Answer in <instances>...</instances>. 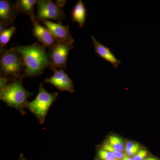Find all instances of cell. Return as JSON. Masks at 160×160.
I'll return each instance as SVG.
<instances>
[{
	"mask_svg": "<svg viewBox=\"0 0 160 160\" xmlns=\"http://www.w3.org/2000/svg\"><path fill=\"white\" fill-rule=\"evenodd\" d=\"M13 48L22 58L25 68L23 78L39 76L49 67L50 61L46 47L42 44L36 42L27 46L16 45Z\"/></svg>",
	"mask_w": 160,
	"mask_h": 160,
	"instance_id": "cell-1",
	"label": "cell"
},
{
	"mask_svg": "<svg viewBox=\"0 0 160 160\" xmlns=\"http://www.w3.org/2000/svg\"><path fill=\"white\" fill-rule=\"evenodd\" d=\"M23 78L9 80L7 86L0 91V98L8 106L17 109L22 115L26 114V106L29 97L33 93L26 90L22 83Z\"/></svg>",
	"mask_w": 160,
	"mask_h": 160,
	"instance_id": "cell-2",
	"label": "cell"
},
{
	"mask_svg": "<svg viewBox=\"0 0 160 160\" xmlns=\"http://www.w3.org/2000/svg\"><path fill=\"white\" fill-rule=\"evenodd\" d=\"M0 70L1 75L9 80L23 78L25 66L22 58L13 47L7 50L0 48Z\"/></svg>",
	"mask_w": 160,
	"mask_h": 160,
	"instance_id": "cell-3",
	"label": "cell"
},
{
	"mask_svg": "<svg viewBox=\"0 0 160 160\" xmlns=\"http://www.w3.org/2000/svg\"><path fill=\"white\" fill-rule=\"evenodd\" d=\"M58 96V92H48L42 83H40L38 95L33 101L27 103L26 109L31 111L37 118L40 124H42L45 122L49 108Z\"/></svg>",
	"mask_w": 160,
	"mask_h": 160,
	"instance_id": "cell-4",
	"label": "cell"
},
{
	"mask_svg": "<svg viewBox=\"0 0 160 160\" xmlns=\"http://www.w3.org/2000/svg\"><path fill=\"white\" fill-rule=\"evenodd\" d=\"M37 14L35 19L40 23L44 20H53L58 23L62 24L66 19V15L62 8L50 0L38 1Z\"/></svg>",
	"mask_w": 160,
	"mask_h": 160,
	"instance_id": "cell-5",
	"label": "cell"
},
{
	"mask_svg": "<svg viewBox=\"0 0 160 160\" xmlns=\"http://www.w3.org/2000/svg\"><path fill=\"white\" fill-rule=\"evenodd\" d=\"M73 48V44L59 40L51 51L49 58V69L52 71L58 68L67 69L68 55Z\"/></svg>",
	"mask_w": 160,
	"mask_h": 160,
	"instance_id": "cell-6",
	"label": "cell"
},
{
	"mask_svg": "<svg viewBox=\"0 0 160 160\" xmlns=\"http://www.w3.org/2000/svg\"><path fill=\"white\" fill-rule=\"evenodd\" d=\"M53 75L44 80L45 82L49 83L61 91H68L70 93L74 92L73 83L63 69H55Z\"/></svg>",
	"mask_w": 160,
	"mask_h": 160,
	"instance_id": "cell-7",
	"label": "cell"
},
{
	"mask_svg": "<svg viewBox=\"0 0 160 160\" xmlns=\"http://www.w3.org/2000/svg\"><path fill=\"white\" fill-rule=\"evenodd\" d=\"M33 25L32 33L33 36L42 45L49 48L51 51L53 47L59 41L52 34L49 29L41 26L35 19L31 20Z\"/></svg>",
	"mask_w": 160,
	"mask_h": 160,
	"instance_id": "cell-8",
	"label": "cell"
},
{
	"mask_svg": "<svg viewBox=\"0 0 160 160\" xmlns=\"http://www.w3.org/2000/svg\"><path fill=\"white\" fill-rule=\"evenodd\" d=\"M42 22L43 25L56 38L62 42L74 44V40L70 34L69 26L54 23L49 20H44Z\"/></svg>",
	"mask_w": 160,
	"mask_h": 160,
	"instance_id": "cell-9",
	"label": "cell"
},
{
	"mask_svg": "<svg viewBox=\"0 0 160 160\" xmlns=\"http://www.w3.org/2000/svg\"><path fill=\"white\" fill-rule=\"evenodd\" d=\"M19 13L15 2L8 0L0 1V22L7 26L12 25Z\"/></svg>",
	"mask_w": 160,
	"mask_h": 160,
	"instance_id": "cell-10",
	"label": "cell"
},
{
	"mask_svg": "<svg viewBox=\"0 0 160 160\" xmlns=\"http://www.w3.org/2000/svg\"><path fill=\"white\" fill-rule=\"evenodd\" d=\"M91 37L94 46L95 52L102 59L111 63L115 68H118L121 62L117 58L109 47L101 44L92 36H91Z\"/></svg>",
	"mask_w": 160,
	"mask_h": 160,
	"instance_id": "cell-11",
	"label": "cell"
},
{
	"mask_svg": "<svg viewBox=\"0 0 160 160\" xmlns=\"http://www.w3.org/2000/svg\"><path fill=\"white\" fill-rule=\"evenodd\" d=\"M87 11L86 6L82 0L78 1L72 10L71 17L72 22H77L80 28L85 25Z\"/></svg>",
	"mask_w": 160,
	"mask_h": 160,
	"instance_id": "cell-12",
	"label": "cell"
},
{
	"mask_svg": "<svg viewBox=\"0 0 160 160\" xmlns=\"http://www.w3.org/2000/svg\"><path fill=\"white\" fill-rule=\"evenodd\" d=\"M37 3L36 0H18L15 2V4L19 13L22 12L29 16L32 20L35 18L33 9Z\"/></svg>",
	"mask_w": 160,
	"mask_h": 160,
	"instance_id": "cell-13",
	"label": "cell"
},
{
	"mask_svg": "<svg viewBox=\"0 0 160 160\" xmlns=\"http://www.w3.org/2000/svg\"><path fill=\"white\" fill-rule=\"evenodd\" d=\"M16 31L15 26H12L0 33V48L6 49V45Z\"/></svg>",
	"mask_w": 160,
	"mask_h": 160,
	"instance_id": "cell-14",
	"label": "cell"
},
{
	"mask_svg": "<svg viewBox=\"0 0 160 160\" xmlns=\"http://www.w3.org/2000/svg\"><path fill=\"white\" fill-rule=\"evenodd\" d=\"M108 144L118 151L122 152L125 149L122 140L116 136H110L108 138Z\"/></svg>",
	"mask_w": 160,
	"mask_h": 160,
	"instance_id": "cell-15",
	"label": "cell"
},
{
	"mask_svg": "<svg viewBox=\"0 0 160 160\" xmlns=\"http://www.w3.org/2000/svg\"><path fill=\"white\" fill-rule=\"evenodd\" d=\"M140 149H141V147L137 143L128 142L126 144V153L129 156H132L137 154Z\"/></svg>",
	"mask_w": 160,
	"mask_h": 160,
	"instance_id": "cell-16",
	"label": "cell"
},
{
	"mask_svg": "<svg viewBox=\"0 0 160 160\" xmlns=\"http://www.w3.org/2000/svg\"><path fill=\"white\" fill-rule=\"evenodd\" d=\"M103 149L104 150L113 153L114 155L115 156V157L119 159L123 158H124L125 154H123L121 152L116 150L108 143H106V144L103 145Z\"/></svg>",
	"mask_w": 160,
	"mask_h": 160,
	"instance_id": "cell-17",
	"label": "cell"
},
{
	"mask_svg": "<svg viewBox=\"0 0 160 160\" xmlns=\"http://www.w3.org/2000/svg\"><path fill=\"white\" fill-rule=\"evenodd\" d=\"M99 158L102 160H107L109 159H115V156L113 153L104 149H100L98 152Z\"/></svg>",
	"mask_w": 160,
	"mask_h": 160,
	"instance_id": "cell-18",
	"label": "cell"
},
{
	"mask_svg": "<svg viewBox=\"0 0 160 160\" xmlns=\"http://www.w3.org/2000/svg\"><path fill=\"white\" fill-rule=\"evenodd\" d=\"M147 151L146 150H140L138 152L133 158V160H144L147 156Z\"/></svg>",
	"mask_w": 160,
	"mask_h": 160,
	"instance_id": "cell-19",
	"label": "cell"
},
{
	"mask_svg": "<svg viewBox=\"0 0 160 160\" xmlns=\"http://www.w3.org/2000/svg\"><path fill=\"white\" fill-rule=\"evenodd\" d=\"M9 79L3 76H0V91H2L7 86L9 81Z\"/></svg>",
	"mask_w": 160,
	"mask_h": 160,
	"instance_id": "cell-20",
	"label": "cell"
},
{
	"mask_svg": "<svg viewBox=\"0 0 160 160\" xmlns=\"http://www.w3.org/2000/svg\"><path fill=\"white\" fill-rule=\"evenodd\" d=\"M56 2V4L60 8H62L65 6L67 1H66V0H57Z\"/></svg>",
	"mask_w": 160,
	"mask_h": 160,
	"instance_id": "cell-21",
	"label": "cell"
},
{
	"mask_svg": "<svg viewBox=\"0 0 160 160\" xmlns=\"http://www.w3.org/2000/svg\"><path fill=\"white\" fill-rule=\"evenodd\" d=\"M18 160H28L26 159V158L24 157V155L22 154H20L19 158Z\"/></svg>",
	"mask_w": 160,
	"mask_h": 160,
	"instance_id": "cell-22",
	"label": "cell"
},
{
	"mask_svg": "<svg viewBox=\"0 0 160 160\" xmlns=\"http://www.w3.org/2000/svg\"><path fill=\"white\" fill-rule=\"evenodd\" d=\"M144 160H158V159L156 158H148Z\"/></svg>",
	"mask_w": 160,
	"mask_h": 160,
	"instance_id": "cell-23",
	"label": "cell"
},
{
	"mask_svg": "<svg viewBox=\"0 0 160 160\" xmlns=\"http://www.w3.org/2000/svg\"><path fill=\"white\" fill-rule=\"evenodd\" d=\"M124 157L126 158V160H133V159H132L131 158H129L127 156V155L125 154L124 155Z\"/></svg>",
	"mask_w": 160,
	"mask_h": 160,
	"instance_id": "cell-24",
	"label": "cell"
},
{
	"mask_svg": "<svg viewBox=\"0 0 160 160\" xmlns=\"http://www.w3.org/2000/svg\"><path fill=\"white\" fill-rule=\"evenodd\" d=\"M119 160V159L117 158H115V159H109L107 160Z\"/></svg>",
	"mask_w": 160,
	"mask_h": 160,
	"instance_id": "cell-25",
	"label": "cell"
},
{
	"mask_svg": "<svg viewBox=\"0 0 160 160\" xmlns=\"http://www.w3.org/2000/svg\"><path fill=\"white\" fill-rule=\"evenodd\" d=\"M122 160H126V158H125V157H124V158H123L122 159Z\"/></svg>",
	"mask_w": 160,
	"mask_h": 160,
	"instance_id": "cell-26",
	"label": "cell"
}]
</instances>
